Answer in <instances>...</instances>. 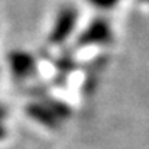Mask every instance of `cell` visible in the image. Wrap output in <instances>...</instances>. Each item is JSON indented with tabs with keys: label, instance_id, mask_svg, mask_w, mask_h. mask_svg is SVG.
Wrapping results in <instances>:
<instances>
[{
	"label": "cell",
	"instance_id": "cell-1",
	"mask_svg": "<svg viewBox=\"0 0 149 149\" xmlns=\"http://www.w3.org/2000/svg\"><path fill=\"white\" fill-rule=\"evenodd\" d=\"M75 20H77V10L74 7H64L61 9L58 17H56V23L52 29L51 33V41L52 42H62L70 32L74 29L75 26Z\"/></svg>",
	"mask_w": 149,
	"mask_h": 149
},
{
	"label": "cell",
	"instance_id": "cell-3",
	"mask_svg": "<svg viewBox=\"0 0 149 149\" xmlns=\"http://www.w3.org/2000/svg\"><path fill=\"white\" fill-rule=\"evenodd\" d=\"M110 39V31H109V26L107 23H94L91 25V28L87 31V33L84 35V38H81V41L84 42H107Z\"/></svg>",
	"mask_w": 149,
	"mask_h": 149
},
{
	"label": "cell",
	"instance_id": "cell-2",
	"mask_svg": "<svg viewBox=\"0 0 149 149\" xmlns=\"http://www.w3.org/2000/svg\"><path fill=\"white\" fill-rule=\"evenodd\" d=\"M9 61H10L12 71H15L17 75H25L26 77L33 71V59L28 54H23V52L12 54Z\"/></svg>",
	"mask_w": 149,
	"mask_h": 149
}]
</instances>
